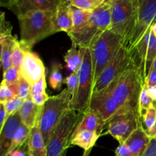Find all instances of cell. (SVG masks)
Here are the masks:
<instances>
[{
    "label": "cell",
    "mask_w": 156,
    "mask_h": 156,
    "mask_svg": "<svg viewBox=\"0 0 156 156\" xmlns=\"http://www.w3.org/2000/svg\"><path fill=\"white\" fill-rule=\"evenodd\" d=\"M60 65L59 64H54L52 66L51 73H50V78H49V82L50 85L53 89L58 90L61 88L62 83H63V78L61 73Z\"/></svg>",
    "instance_id": "obj_29"
},
{
    "label": "cell",
    "mask_w": 156,
    "mask_h": 156,
    "mask_svg": "<svg viewBox=\"0 0 156 156\" xmlns=\"http://www.w3.org/2000/svg\"><path fill=\"white\" fill-rule=\"evenodd\" d=\"M155 22H156V0H139L136 25L130 41L126 45H124L125 47L130 52Z\"/></svg>",
    "instance_id": "obj_12"
},
{
    "label": "cell",
    "mask_w": 156,
    "mask_h": 156,
    "mask_svg": "<svg viewBox=\"0 0 156 156\" xmlns=\"http://www.w3.org/2000/svg\"><path fill=\"white\" fill-rule=\"evenodd\" d=\"M152 69H153L156 70V59H155V62H154V64H153V67H152Z\"/></svg>",
    "instance_id": "obj_49"
},
{
    "label": "cell",
    "mask_w": 156,
    "mask_h": 156,
    "mask_svg": "<svg viewBox=\"0 0 156 156\" xmlns=\"http://www.w3.org/2000/svg\"><path fill=\"white\" fill-rule=\"evenodd\" d=\"M66 0H12L9 9L17 17L31 11L55 12L58 6Z\"/></svg>",
    "instance_id": "obj_15"
},
{
    "label": "cell",
    "mask_w": 156,
    "mask_h": 156,
    "mask_svg": "<svg viewBox=\"0 0 156 156\" xmlns=\"http://www.w3.org/2000/svg\"><path fill=\"white\" fill-rule=\"evenodd\" d=\"M70 8H71L73 24V31L71 33H73V32H76L82 29L87 24L88 20L91 18L92 12L79 9V8L75 7L72 5H70Z\"/></svg>",
    "instance_id": "obj_25"
},
{
    "label": "cell",
    "mask_w": 156,
    "mask_h": 156,
    "mask_svg": "<svg viewBox=\"0 0 156 156\" xmlns=\"http://www.w3.org/2000/svg\"><path fill=\"white\" fill-rule=\"evenodd\" d=\"M71 101L72 94L66 88L59 94L49 98L43 105L40 120V129L46 146L62 114L71 108Z\"/></svg>",
    "instance_id": "obj_7"
},
{
    "label": "cell",
    "mask_w": 156,
    "mask_h": 156,
    "mask_svg": "<svg viewBox=\"0 0 156 156\" xmlns=\"http://www.w3.org/2000/svg\"><path fill=\"white\" fill-rule=\"evenodd\" d=\"M142 119L133 110L120 108L106 123L105 133H109L123 144L129 136L140 126L143 125Z\"/></svg>",
    "instance_id": "obj_9"
},
{
    "label": "cell",
    "mask_w": 156,
    "mask_h": 156,
    "mask_svg": "<svg viewBox=\"0 0 156 156\" xmlns=\"http://www.w3.org/2000/svg\"><path fill=\"white\" fill-rule=\"evenodd\" d=\"M106 0H69L72 5L85 11L92 12L103 4Z\"/></svg>",
    "instance_id": "obj_28"
},
{
    "label": "cell",
    "mask_w": 156,
    "mask_h": 156,
    "mask_svg": "<svg viewBox=\"0 0 156 156\" xmlns=\"http://www.w3.org/2000/svg\"><path fill=\"white\" fill-rule=\"evenodd\" d=\"M78 87L72 98L71 108L79 112L88 111L94 88L92 64L89 49H85L82 66L78 71Z\"/></svg>",
    "instance_id": "obj_8"
},
{
    "label": "cell",
    "mask_w": 156,
    "mask_h": 156,
    "mask_svg": "<svg viewBox=\"0 0 156 156\" xmlns=\"http://www.w3.org/2000/svg\"><path fill=\"white\" fill-rule=\"evenodd\" d=\"M123 44L121 36L108 30L90 47L94 85Z\"/></svg>",
    "instance_id": "obj_6"
},
{
    "label": "cell",
    "mask_w": 156,
    "mask_h": 156,
    "mask_svg": "<svg viewBox=\"0 0 156 156\" xmlns=\"http://www.w3.org/2000/svg\"><path fill=\"white\" fill-rule=\"evenodd\" d=\"M148 91V94H149V97L152 98V100L154 102H156V86H146Z\"/></svg>",
    "instance_id": "obj_43"
},
{
    "label": "cell",
    "mask_w": 156,
    "mask_h": 156,
    "mask_svg": "<svg viewBox=\"0 0 156 156\" xmlns=\"http://www.w3.org/2000/svg\"><path fill=\"white\" fill-rule=\"evenodd\" d=\"M12 26L9 21L6 20L5 14H0V44H3L6 39L12 37Z\"/></svg>",
    "instance_id": "obj_31"
},
{
    "label": "cell",
    "mask_w": 156,
    "mask_h": 156,
    "mask_svg": "<svg viewBox=\"0 0 156 156\" xmlns=\"http://www.w3.org/2000/svg\"><path fill=\"white\" fill-rule=\"evenodd\" d=\"M30 92L31 85L21 76L18 82V97L23 101H26L30 98Z\"/></svg>",
    "instance_id": "obj_35"
},
{
    "label": "cell",
    "mask_w": 156,
    "mask_h": 156,
    "mask_svg": "<svg viewBox=\"0 0 156 156\" xmlns=\"http://www.w3.org/2000/svg\"><path fill=\"white\" fill-rule=\"evenodd\" d=\"M16 37H11L5 40L3 43V51L2 56V64L3 73L7 71L12 66V54L13 50L14 44L16 40Z\"/></svg>",
    "instance_id": "obj_27"
},
{
    "label": "cell",
    "mask_w": 156,
    "mask_h": 156,
    "mask_svg": "<svg viewBox=\"0 0 156 156\" xmlns=\"http://www.w3.org/2000/svg\"><path fill=\"white\" fill-rule=\"evenodd\" d=\"M112 5L109 30L123 38V45L130 41L138 19L139 0H120Z\"/></svg>",
    "instance_id": "obj_4"
},
{
    "label": "cell",
    "mask_w": 156,
    "mask_h": 156,
    "mask_svg": "<svg viewBox=\"0 0 156 156\" xmlns=\"http://www.w3.org/2000/svg\"><path fill=\"white\" fill-rule=\"evenodd\" d=\"M23 102H24V101L17 96V97L14 98L13 99L8 101L5 105H4L6 117L8 118L10 116L18 113L21 107L22 106Z\"/></svg>",
    "instance_id": "obj_34"
},
{
    "label": "cell",
    "mask_w": 156,
    "mask_h": 156,
    "mask_svg": "<svg viewBox=\"0 0 156 156\" xmlns=\"http://www.w3.org/2000/svg\"><path fill=\"white\" fill-rule=\"evenodd\" d=\"M24 59V51L20 46L19 41L16 38L14 44L12 54V66L17 69L20 70Z\"/></svg>",
    "instance_id": "obj_33"
},
{
    "label": "cell",
    "mask_w": 156,
    "mask_h": 156,
    "mask_svg": "<svg viewBox=\"0 0 156 156\" xmlns=\"http://www.w3.org/2000/svg\"><path fill=\"white\" fill-rule=\"evenodd\" d=\"M146 86H156V70L152 69L148 76L145 85Z\"/></svg>",
    "instance_id": "obj_41"
},
{
    "label": "cell",
    "mask_w": 156,
    "mask_h": 156,
    "mask_svg": "<svg viewBox=\"0 0 156 156\" xmlns=\"http://www.w3.org/2000/svg\"><path fill=\"white\" fill-rule=\"evenodd\" d=\"M83 114L72 108L62 114L47 144V156H60L67 151L70 140Z\"/></svg>",
    "instance_id": "obj_5"
},
{
    "label": "cell",
    "mask_w": 156,
    "mask_h": 156,
    "mask_svg": "<svg viewBox=\"0 0 156 156\" xmlns=\"http://www.w3.org/2000/svg\"><path fill=\"white\" fill-rule=\"evenodd\" d=\"M1 69H2V64H0V70H1Z\"/></svg>",
    "instance_id": "obj_51"
},
{
    "label": "cell",
    "mask_w": 156,
    "mask_h": 156,
    "mask_svg": "<svg viewBox=\"0 0 156 156\" xmlns=\"http://www.w3.org/2000/svg\"><path fill=\"white\" fill-rule=\"evenodd\" d=\"M30 129L27 128V126H24V124L21 123L19 126V127L17 129L15 135H14L13 140L12 141L10 149H9V155L11 152L16 149H20L24 145H25L27 142L29 134H30Z\"/></svg>",
    "instance_id": "obj_26"
},
{
    "label": "cell",
    "mask_w": 156,
    "mask_h": 156,
    "mask_svg": "<svg viewBox=\"0 0 156 156\" xmlns=\"http://www.w3.org/2000/svg\"><path fill=\"white\" fill-rule=\"evenodd\" d=\"M20 77H21V75H20L19 70L12 66L7 71L3 73V79L1 84L5 85L7 86H12L18 83Z\"/></svg>",
    "instance_id": "obj_32"
},
{
    "label": "cell",
    "mask_w": 156,
    "mask_h": 156,
    "mask_svg": "<svg viewBox=\"0 0 156 156\" xmlns=\"http://www.w3.org/2000/svg\"><path fill=\"white\" fill-rule=\"evenodd\" d=\"M42 109L43 106L36 105L30 98L24 101L18 111L21 123L31 129L41 117Z\"/></svg>",
    "instance_id": "obj_20"
},
{
    "label": "cell",
    "mask_w": 156,
    "mask_h": 156,
    "mask_svg": "<svg viewBox=\"0 0 156 156\" xmlns=\"http://www.w3.org/2000/svg\"><path fill=\"white\" fill-rule=\"evenodd\" d=\"M111 12L112 5L108 2L92 11L91 18L82 29L68 34L72 43L78 47L89 49L104 32L109 30Z\"/></svg>",
    "instance_id": "obj_3"
},
{
    "label": "cell",
    "mask_w": 156,
    "mask_h": 156,
    "mask_svg": "<svg viewBox=\"0 0 156 156\" xmlns=\"http://www.w3.org/2000/svg\"><path fill=\"white\" fill-rule=\"evenodd\" d=\"M20 75L30 85H34L45 76V67L41 58L31 50L24 51Z\"/></svg>",
    "instance_id": "obj_14"
},
{
    "label": "cell",
    "mask_w": 156,
    "mask_h": 156,
    "mask_svg": "<svg viewBox=\"0 0 156 156\" xmlns=\"http://www.w3.org/2000/svg\"><path fill=\"white\" fill-rule=\"evenodd\" d=\"M15 97L17 95L10 87L0 84V105H5Z\"/></svg>",
    "instance_id": "obj_37"
},
{
    "label": "cell",
    "mask_w": 156,
    "mask_h": 156,
    "mask_svg": "<svg viewBox=\"0 0 156 156\" xmlns=\"http://www.w3.org/2000/svg\"><path fill=\"white\" fill-rule=\"evenodd\" d=\"M133 62L139 69L146 83L148 76L152 69L156 59V37L149 27L140 42L130 51Z\"/></svg>",
    "instance_id": "obj_10"
},
{
    "label": "cell",
    "mask_w": 156,
    "mask_h": 156,
    "mask_svg": "<svg viewBox=\"0 0 156 156\" xmlns=\"http://www.w3.org/2000/svg\"><path fill=\"white\" fill-rule=\"evenodd\" d=\"M88 109L98 114L105 123L120 110V106L108 89L92 93Z\"/></svg>",
    "instance_id": "obj_13"
},
{
    "label": "cell",
    "mask_w": 156,
    "mask_h": 156,
    "mask_svg": "<svg viewBox=\"0 0 156 156\" xmlns=\"http://www.w3.org/2000/svg\"><path fill=\"white\" fill-rule=\"evenodd\" d=\"M2 127H0V133H1V130H2Z\"/></svg>",
    "instance_id": "obj_52"
},
{
    "label": "cell",
    "mask_w": 156,
    "mask_h": 156,
    "mask_svg": "<svg viewBox=\"0 0 156 156\" xmlns=\"http://www.w3.org/2000/svg\"><path fill=\"white\" fill-rule=\"evenodd\" d=\"M85 49L78 47L72 43V47L64 56V61L67 67L73 73H78L83 61Z\"/></svg>",
    "instance_id": "obj_23"
},
{
    "label": "cell",
    "mask_w": 156,
    "mask_h": 156,
    "mask_svg": "<svg viewBox=\"0 0 156 156\" xmlns=\"http://www.w3.org/2000/svg\"><path fill=\"white\" fill-rule=\"evenodd\" d=\"M142 121H143L146 129H149L156 126V104L146 111L142 117Z\"/></svg>",
    "instance_id": "obj_36"
},
{
    "label": "cell",
    "mask_w": 156,
    "mask_h": 156,
    "mask_svg": "<svg viewBox=\"0 0 156 156\" xmlns=\"http://www.w3.org/2000/svg\"><path fill=\"white\" fill-rule=\"evenodd\" d=\"M145 82L139 69L132 60L129 66L111 82L106 89L117 101L120 109L128 108L133 110L140 115L139 100Z\"/></svg>",
    "instance_id": "obj_2"
},
{
    "label": "cell",
    "mask_w": 156,
    "mask_h": 156,
    "mask_svg": "<svg viewBox=\"0 0 156 156\" xmlns=\"http://www.w3.org/2000/svg\"><path fill=\"white\" fill-rule=\"evenodd\" d=\"M154 105H155V102H154L149 97L147 89L144 85L142 90L141 94H140V100H139V112H140V117L142 118L146 111Z\"/></svg>",
    "instance_id": "obj_30"
},
{
    "label": "cell",
    "mask_w": 156,
    "mask_h": 156,
    "mask_svg": "<svg viewBox=\"0 0 156 156\" xmlns=\"http://www.w3.org/2000/svg\"><path fill=\"white\" fill-rule=\"evenodd\" d=\"M114 156H134L129 148L123 143L120 144L117 149L115 150V155Z\"/></svg>",
    "instance_id": "obj_40"
},
{
    "label": "cell",
    "mask_w": 156,
    "mask_h": 156,
    "mask_svg": "<svg viewBox=\"0 0 156 156\" xmlns=\"http://www.w3.org/2000/svg\"><path fill=\"white\" fill-rule=\"evenodd\" d=\"M40 117L27 139V156H47V146L40 129Z\"/></svg>",
    "instance_id": "obj_17"
},
{
    "label": "cell",
    "mask_w": 156,
    "mask_h": 156,
    "mask_svg": "<svg viewBox=\"0 0 156 156\" xmlns=\"http://www.w3.org/2000/svg\"><path fill=\"white\" fill-rule=\"evenodd\" d=\"M66 153H67V151H65V152H64L60 156H66Z\"/></svg>",
    "instance_id": "obj_50"
},
{
    "label": "cell",
    "mask_w": 156,
    "mask_h": 156,
    "mask_svg": "<svg viewBox=\"0 0 156 156\" xmlns=\"http://www.w3.org/2000/svg\"><path fill=\"white\" fill-rule=\"evenodd\" d=\"M3 44H0V64L2 63V56Z\"/></svg>",
    "instance_id": "obj_47"
},
{
    "label": "cell",
    "mask_w": 156,
    "mask_h": 156,
    "mask_svg": "<svg viewBox=\"0 0 156 156\" xmlns=\"http://www.w3.org/2000/svg\"><path fill=\"white\" fill-rule=\"evenodd\" d=\"M118 1H120V0H106V2L111 3V4H113V3L116 2H118Z\"/></svg>",
    "instance_id": "obj_48"
},
{
    "label": "cell",
    "mask_w": 156,
    "mask_h": 156,
    "mask_svg": "<svg viewBox=\"0 0 156 156\" xmlns=\"http://www.w3.org/2000/svg\"><path fill=\"white\" fill-rule=\"evenodd\" d=\"M146 134L148 135V136L150 139L152 138H156V126H154V127L151 128V129H146Z\"/></svg>",
    "instance_id": "obj_44"
},
{
    "label": "cell",
    "mask_w": 156,
    "mask_h": 156,
    "mask_svg": "<svg viewBox=\"0 0 156 156\" xmlns=\"http://www.w3.org/2000/svg\"><path fill=\"white\" fill-rule=\"evenodd\" d=\"M46 88H47L46 76H44L41 80L31 85L30 99L36 105L43 106L50 98L46 93Z\"/></svg>",
    "instance_id": "obj_24"
},
{
    "label": "cell",
    "mask_w": 156,
    "mask_h": 156,
    "mask_svg": "<svg viewBox=\"0 0 156 156\" xmlns=\"http://www.w3.org/2000/svg\"><path fill=\"white\" fill-rule=\"evenodd\" d=\"M21 124L19 113L8 117L0 133V156H9L12 141L17 129Z\"/></svg>",
    "instance_id": "obj_16"
},
{
    "label": "cell",
    "mask_w": 156,
    "mask_h": 156,
    "mask_svg": "<svg viewBox=\"0 0 156 156\" xmlns=\"http://www.w3.org/2000/svg\"><path fill=\"white\" fill-rule=\"evenodd\" d=\"M100 136L90 130L75 132L69 142V146H77L84 149L83 156H88Z\"/></svg>",
    "instance_id": "obj_22"
},
{
    "label": "cell",
    "mask_w": 156,
    "mask_h": 156,
    "mask_svg": "<svg viewBox=\"0 0 156 156\" xmlns=\"http://www.w3.org/2000/svg\"><path fill=\"white\" fill-rule=\"evenodd\" d=\"M55 12L31 11L17 17L21 29L20 46L29 51L39 41L57 33L54 24Z\"/></svg>",
    "instance_id": "obj_1"
},
{
    "label": "cell",
    "mask_w": 156,
    "mask_h": 156,
    "mask_svg": "<svg viewBox=\"0 0 156 156\" xmlns=\"http://www.w3.org/2000/svg\"><path fill=\"white\" fill-rule=\"evenodd\" d=\"M6 120H7V117H6L4 105H0V127H2Z\"/></svg>",
    "instance_id": "obj_42"
},
{
    "label": "cell",
    "mask_w": 156,
    "mask_h": 156,
    "mask_svg": "<svg viewBox=\"0 0 156 156\" xmlns=\"http://www.w3.org/2000/svg\"><path fill=\"white\" fill-rule=\"evenodd\" d=\"M150 142L143 125H140L126 140L124 144L127 146L134 156H142Z\"/></svg>",
    "instance_id": "obj_18"
},
{
    "label": "cell",
    "mask_w": 156,
    "mask_h": 156,
    "mask_svg": "<svg viewBox=\"0 0 156 156\" xmlns=\"http://www.w3.org/2000/svg\"><path fill=\"white\" fill-rule=\"evenodd\" d=\"M12 0H0V7H5L9 9Z\"/></svg>",
    "instance_id": "obj_45"
},
{
    "label": "cell",
    "mask_w": 156,
    "mask_h": 156,
    "mask_svg": "<svg viewBox=\"0 0 156 156\" xmlns=\"http://www.w3.org/2000/svg\"><path fill=\"white\" fill-rule=\"evenodd\" d=\"M131 62L130 52L123 44L94 83L92 93L105 89L129 66Z\"/></svg>",
    "instance_id": "obj_11"
},
{
    "label": "cell",
    "mask_w": 156,
    "mask_h": 156,
    "mask_svg": "<svg viewBox=\"0 0 156 156\" xmlns=\"http://www.w3.org/2000/svg\"><path fill=\"white\" fill-rule=\"evenodd\" d=\"M70 3L65 1L58 6L54 14V24L57 32L64 31L67 34L73 31V18H72Z\"/></svg>",
    "instance_id": "obj_19"
},
{
    "label": "cell",
    "mask_w": 156,
    "mask_h": 156,
    "mask_svg": "<svg viewBox=\"0 0 156 156\" xmlns=\"http://www.w3.org/2000/svg\"><path fill=\"white\" fill-rule=\"evenodd\" d=\"M78 82H79V78H78V73H72L68 77L66 78L63 81V83L66 84L67 88L70 91L72 94V98L74 96L76 93V89L78 87Z\"/></svg>",
    "instance_id": "obj_38"
},
{
    "label": "cell",
    "mask_w": 156,
    "mask_h": 156,
    "mask_svg": "<svg viewBox=\"0 0 156 156\" xmlns=\"http://www.w3.org/2000/svg\"><path fill=\"white\" fill-rule=\"evenodd\" d=\"M105 126V122L96 113L91 111V109H88V111L84 113L75 132H79L81 130H90L96 133L101 136L103 135Z\"/></svg>",
    "instance_id": "obj_21"
},
{
    "label": "cell",
    "mask_w": 156,
    "mask_h": 156,
    "mask_svg": "<svg viewBox=\"0 0 156 156\" xmlns=\"http://www.w3.org/2000/svg\"><path fill=\"white\" fill-rule=\"evenodd\" d=\"M142 156H156V138L150 139V142Z\"/></svg>",
    "instance_id": "obj_39"
},
{
    "label": "cell",
    "mask_w": 156,
    "mask_h": 156,
    "mask_svg": "<svg viewBox=\"0 0 156 156\" xmlns=\"http://www.w3.org/2000/svg\"><path fill=\"white\" fill-rule=\"evenodd\" d=\"M151 29H152V34H153L154 36L156 37V22H155L153 24H152V27H151Z\"/></svg>",
    "instance_id": "obj_46"
}]
</instances>
